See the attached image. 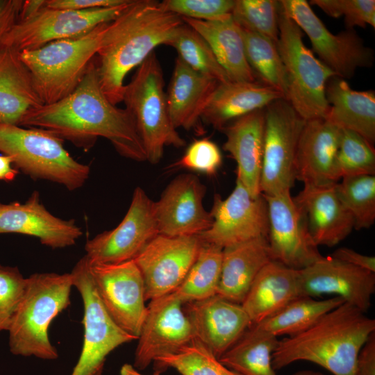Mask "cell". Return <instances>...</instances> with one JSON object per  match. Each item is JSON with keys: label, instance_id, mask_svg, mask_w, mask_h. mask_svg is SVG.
<instances>
[{"label": "cell", "instance_id": "cell-8", "mask_svg": "<svg viewBox=\"0 0 375 375\" xmlns=\"http://www.w3.org/2000/svg\"><path fill=\"white\" fill-rule=\"evenodd\" d=\"M276 46L286 76V99L306 121L325 118L329 110L326 97L328 81L336 75L304 44L303 32L281 10Z\"/></svg>", "mask_w": 375, "mask_h": 375}, {"label": "cell", "instance_id": "cell-32", "mask_svg": "<svg viewBox=\"0 0 375 375\" xmlns=\"http://www.w3.org/2000/svg\"><path fill=\"white\" fill-rule=\"evenodd\" d=\"M19 51L0 50V123L18 125L31 110L42 104Z\"/></svg>", "mask_w": 375, "mask_h": 375}, {"label": "cell", "instance_id": "cell-34", "mask_svg": "<svg viewBox=\"0 0 375 375\" xmlns=\"http://www.w3.org/2000/svg\"><path fill=\"white\" fill-rule=\"evenodd\" d=\"M344 302L339 297L323 300L299 297L254 325L277 338L295 335L312 326L326 313Z\"/></svg>", "mask_w": 375, "mask_h": 375}, {"label": "cell", "instance_id": "cell-48", "mask_svg": "<svg viewBox=\"0 0 375 375\" xmlns=\"http://www.w3.org/2000/svg\"><path fill=\"white\" fill-rule=\"evenodd\" d=\"M354 375H375V332L369 336L359 351Z\"/></svg>", "mask_w": 375, "mask_h": 375}, {"label": "cell", "instance_id": "cell-51", "mask_svg": "<svg viewBox=\"0 0 375 375\" xmlns=\"http://www.w3.org/2000/svg\"><path fill=\"white\" fill-rule=\"evenodd\" d=\"M44 6L45 0L24 1L18 20L31 17Z\"/></svg>", "mask_w": 375, "mask_h": 375}, {"label": "cell", "instance_id": "cell-29", "mask_svg": "<svg viewBox=\"0 0 375 375\" xmlns=\"http://www.w3.org/2000/svg\"><path fill=\"white\" fill-rule=\"evenodd\" d=\"M182 19L208 43L231 81H256L247 60L242 28L232 14L214 21L186 17Z\"/></svg>", "mask_w": 375, "mask_h": 375}, {"label": "cell", "instance_id": "cell-14", "mask_svg": "<svg viewBox=\"0 0 375 375\" xmlns=\"http://www.w3.org/2000/svg\"><path fill=\"white\" fill-rule=\"evenodd\" d=\"M158 233L153 201L140 187L133 191L128 210L115 228L88 240L85 256L90 264H117L133 259Z\"/></svg>", "mask_w": 375, "mask_h": 375}, {"label": "cell", "instance_id": "cell-35", "mask_svg": "<svg viewBox=\"0 0 375 375\" xmlns=\"http://www.w3.org/2000/svg\"><path fill=\"white\" fill-rule=\"evenodd\" d=\"M223 248L201 242L197 257L181 285L173 292L185 304L217 294Z\"/></svg>", "mask_w": 375, "mask_h": 375}, {"label": "cell", "instance_id": "cell-49", "mask_svg": "<svg viewBox=\"0 0 375 375\" xmlns=\"http://www.w3.org/2000/svg\"><path fill=\"white\" fill-rule=\"evenodd\" d=\"M331 257L353 266L375 272V258L361 254L351 249L341 247L336 249Z\"/></svg>", "mask_w": 375, "mask_h": 375}, {"label": "cell", "instance_id": "cell-53", "mask_svg": "<svg viewBox=\"0 0 375 375\" xmlns=\"http://www.w3.org/2000/svg\"><path fill=\"white\" fill-rule=\"evenodd\" d=\"M292 375H325V374L318 372L312 371V370H302V371H299L293 374Z\"/></svg>", "mask_w": 375, "mask_h": 375}, {"label": "cell", "instance_id": "cell-30", "mask_svg": "<svg viewBox=\"0 0 375 375\" xmlns=\"http://www.w3.org/2000/svg\"><path fill=\"white\" fill-rule=\"evenodd\" d=\"M217 83L176 58L166 96L169 116L176 129L188 131L197 125Z\"/></svg>", "mask_w": 375, "mask_h": 375}, {"label": "cell", "instance_id": "cell-42", "mask_svg": "<svg viewBox=\"0 0 375 375\" xmlns=\"http://www.w3.org/2000/svg\"><path fill=\"white\" fill-rule=\"evenodd\" d=\"M309 3L332 17H344L347 29L375 26L374 0H312Z\"/></svg>", "mask_w": 375, "mask_h": 375}, {"label": "cell", "instance_id": "cell-12", "mask_svg": "<svg viewBox=\"0 0 375 375\" xmlns=\"http://www.w3.org/2000/svg\"><path fill=\"white\" fill-rule=\"evenodd\" d=\"M130 1L115 7L83 10L44 6L31 17L18 20L6 35L3 46L20 52L85 35L99 25L114 20Z\"/></svg>", "mask_w": 375, "mask_h": 375}, {"label": "cell", "instance_id": "cell-27", "mask_svg": "<svg viewBox=\"0 0 375 375\" xmlns=\"http://www.w3.org/2000/svg\"><path fill=\"white\" fill-rule=\"evenodd\" d=\"M270 260L265 236L224 247L217 294L241 304L255 278Z\"/></svg>", "mask_w": 375, "mask_h": 375}, {"label": "cell", "instance_id": "cell-17", "mask_svg": "<svg viewBox=\"0 0 375 375\" xmlns=\"http://www.w3.org/2000/svg\"><path fill=\"white\" fill-rule=\"evenodd\" d=\"M201 241L197 235L158 234L133 258L145 287V299L169 294L184 280L195 261Z\"/></svg>", "mask_w": 375, "mask_h": 375}, {"label": "cell", "instance_id": "cell-1", "mask_svg": "<svg viewBox=\"0 0 375 375\" xmlns=\"http://www.w3.org/2000/svg\"><path fill=\"white\" fill-rule=\"evenodd\" d=\"M18 126L47 131L87 151L99 138L122 156L138 162L146 153L132 116L103 93L93 60L76 88L62 99L29 110Z\"/></svg>", "mask_w": 375, "mask_h": 375}, {"label": "cell", "instance_id": "cell-47", "mask_svg": "<svg viewBox=\"0 0 375 375\" xmlns=\"http://www.w3.org/2000/svg\"><path fill=\"white\" fill-rule=\"evenodd\" d=\"M23 0H0V50L3 40L19 19Z\"/></svg>", "mask_w": 375, "mask_h": 375}, {"label": "cell", "instance_id": "cell-24", "mask_svg": "<svg viewBox=\"0 0 375 375\" xmlns=\"http://www.w3.org/2000/svg\"><path fill=\"white\" fill-rule=\"evenodd\" d=\"M336 184H303L302 190L293 197L317 246H335L354 228L353 217L338 196Z\"/></svg>", "mask_w": 375, "mask_h": 375}, {"label": "cell", "instance_id": "cell-16", "mask_svg": "<svg viewBox=\"0 0 375 375\" xmlns=\"http://www.w3.org/2000/svg\"><path fill=\"white\" fill-rule=\"evenodd\" d=\"M212 224L197 236L201 242L222 248L267 237V206L262 194L252 197L236 178L231 193L224 199L216 194L210 211Z\"/></svg>", "mask_w": 375, "mask_h": 375}, {"label": "cell", "instance_id": "cell-2", "mask_svg": "<svg viewBox=\"0 0 375 375\" xmlns=\"http://www.w3.org/2000/svg\"><path fill=\"white\" fill-rule=\"evenodd\" d=\"M182 17L164 10L160 2L131 0L108 23L95 62L101 88L114 105L122 101L124 78L159 45L172 39Z\"/></svg>", "mask_w": 375, "mask_h": 375}, {"label": "cell", "instance_id": "cell-18", "mask_svg": "<svg viewBox=\"0 0 375 375\" xmlns=\"http://www.w3.org/2000/svg\"><path fill=\"white\" fill-rule=\"evenodd\" d=\"M183 303L173 292L150 300L147 307L133 366L144 369L162 356L173 353L194 339Z\"/></svg>", "mask_w": 375, "mask_h": 375}, {"label": "cell", "instance_id": "cell-52", "mask_svg": "<svg viewBox=\"0 0 375 375\" xmlns=\"http://www.w3.org/2000/svg\"><path fill=\"white\" fill-rule=\"evenodd\" d=\"M119 375H143V374H140L138 371V369L135 367H134L133 365L126 363L122 366L119 370ZM153 375H160V372H157Z\"/></svg>", "mask_w": 375, "mask_h": 375}, {"label": "cell", "instance_id": "cell-46", "mask_svg": "<svg viewBox=\"0 0 375 375\" xmlns=\"http://www.w3.org/2000/svg\"><path fill=\"white\" fill-rule=\"evenodd\" d=\"M128 0H46L45 6L52 9L83 10L122 5Z\"/></svg>", "mask_w": 375, "mask_h": 375}, {"label": "cell", "instance_id": "cell-28", "mask_svg": "<svg viewBox=\"0 0 375 375\" xmlns=\"http://www.w3.org/2000/svg\"><path fill=\"white\" fill-rule=\"evenodd\" d=\"M298 277L299 270L272 260L261 269L241 303L252 324L300 297Z\"/></svg>", "mask_w": 375, "mask_h": 375}, {"label": "cell", "instance_id": "cell-43", "mask_svg": "<svg viewBox=\"0 0 375 375\" xmlns=\"http://www.w3.org/2000/svg\"><path fill=\"white\" fill-rule=\"evenodd\" d=\"M160 5L181 17L214 21L231 15L235 0H164Z\"/></svg>", "mask_w": 375, "mask_h": 375}, {"label": "cell", "instance_id": "cell-5", "mask_svg": "<svg viewBox=\"0 0 375 375\" xmlns=\"http://www.w3.org/2000/svg\"><path fill=\"white\" fill-rule=\"evenodd\" d=\"M107 24L19 53L42 104L57 102L76 88L99 49Z\"/></svg>", "mask_w": 375, "mask_h": 375}, {"label": "cell", "instance_id": "cell-13", "mask_svg": "<svg viewBox=\"0 0 375 375\" xmlns=\"http://www.w3.org/2000/svg\"><path fill=\"white\" fill-rule=\"evenodd\" d=\"M90 264L99 297L112 320L137 340L147 313L145 287L133 259L117 264Z\"/></svg>", "mask_w": 375, "mask_h": 375}, {"label": "cell", "instance_id": "cell-19", "mask_svg": "<svg viewBox=\"0 0 375 375\" xmlns=\"http://www.w3.org/2000/svg\"><path fill=\"white\" fill-rule=\"evenodd\" d=\"M206 186L193 174L174 178L153 202L158 233L167 236L198 235L212 224L203 206Z\"/></svg>", "mask_w": 375, "mask_h": 375}, {"label": "cell", "instance_id": "cell-50", "mask_svg": "<svg viewBox=\"0 0 375 375\" xmlns=\"http://www.w3.org/2000/svg\"><path fill=\"white\" fill-rule=\"evenodd\" d=\"M12 157L7 155L0 156V180L12 181L15 178L19 172L12 167Z\"/></svg>", "mask_w": 375, "mask_h": 375}, {"label": "cell", "instance_id": "cell-22", "mask_svg": "<svg viewBox=\"0 0 375 375\" xmlns=\"http://www.w3.org/2000/svg\"><path fill=\"white\" fill-rule=\"evenodd\" d=\"M0 233L33 236L51 249L72 246L83 235L74 219H62L49 212L38 192L24 203H0Z\"/></svg>", "mask_w": 375, "mask_h": 375}, {"label": "cell", "instance_id": "cell-11", "mask_svg": "<svg viewBox=\"0 0 375 375\" xmlns=\"http://www.w3.org/2000/svg\"><path fill=\"white\" fill-rule=\"evenodd\" d=\"M280 3L286 15L308 35L319 60L336 76L350 78L358 68L373 65V50L365 45L353 29L332 33L307 1L281 0Z\"/></svg>", "mask_w": 375, "mask_h": 375}, {"label": "cell", "instance_id": "cell-44", "mask_svg": "<svg viewBox=\"0 0 375 375\" xmlns=\"http://www.w3.org/2000/svg\"><path fill=\"white\" fill-rule=\"evenodd\" d=\"M25 285L26 278L17 267L0 264V333L8 331Z\"/></svg>", "mask_w": 375, "mask_h": 375}, {"label": "cell", "instance_id": "cell-25", "mask_svg": "<svg viewBox=\"0 0 375 375\" xmlns=\"http://www.w3.org/2000/svg\"><path fill=\"white\" fill-rule=\"evenodd\" d=\"M226 135L223 145L237 163V179L249 191L258 197L262 169L265 108L244 115L222 129Z\"/></svg>", "mask_w": 375, "mask_h": 375}, {"label": "cell", "instance_id": "cell-3", "mask_svg": "<svg viewBox=\"0 0 375 375\" xmlns=\"http://www.w3.org/2000/svg\"><path fill=\"white\" fill-rule=\"evenodd\" d=\"M375 332V320L344 302L306 331L278 340L272 356L274 369L306 360L334 375H354L362 347Z\"/></svg>", "mask_w": 375, "mask_h": 375}, {"label": "cell", "instance_id": "cell-4", "mask_svg": "<svg viewBox=\"0 0 375 375\" xmlns=\"http://www.w3.org/2000/svg\"><path fill=\"white\" fill-rule=\"evenodd\" d=\"M71 273H35L26 278V285L10 326L8 345L16 356L43 360L58 357L49 337L53 319L71 303Z\"/></svg>", "mask_w": 375, "mask_h": 375}, {"label": "cell", "instance_id": "cell-41", "mask_svg": "<svg viewBox=\"0 0 375 375\" xmlns=\"http://www.w3.org/2000/svg\"><path fill=\"white\" fill-rule=\"evenodd\" d=\"M341 178L357 175H375L374 146L359 134L341 129L336 155Z\"/></svg>", "mask_w": 375, "mask_h": 375}, {"label": "cell", "instance_id": "cell-31", "mask_svg": "<svg viewBox=\"0 0 375 375\" xmlns=\"http://www.w3.org/2000/svg\"><path fill=\"white\" fill-rule=\"evenodd\" d=\"M326 97L329 110L325 117L340 129L355 132L374 146L375 142V93L353 90L343 78L328 81Z\"/></svg>", "mask_w": 375, "mask_h": 375}, {"label": "cell", "instance_id": "cell-10", "mask_svg": "<svg viewBox=\"0 0 375 375\" xmlns=\"http://www.w3.org/2000/svg\"><path fill=\"white\" fill-rule=\"evenodd\" d=\"M304 120L285 99L265 108L264 146L260 189L264 195L290 192Z\"/></svg>", "mask_w": 375, "mask_h": 375}, {"label": "cell", "instance_id": "cell-21", "mask_svg": "<svg viewBox=\"0 0 375 375\" xmlns=\"http://www.w3.org/2000/svg\"><path fill=\"white\" fill-rule=\"evenodd\" d=\"M194 334L217 359L242 336L252 323L241 304L218 294L185 303Z\"/></svg>", "mask_w": 375, "mask_h": 375}, {"label": "cell", "instance_id": "cell-36", "mask_svg": "<svg viewBox=\"0 0 375 375\" xmlns=\"http://www.w3.org/2000/svg\"><path fill=\"white\" fill-rule=\"evenodd\" d=\"M242 30L247 60L256 76L263 84L280 92L285 99L286 76L276 42L249 30Z\"/></svg>", "mask_w": 375, "mask_h": 375}, {"label": "cell", "instance_id": "cell-45", "mask_svg": "<svg viewBox=\"0 0 375 375\" xmlns=\"http://www.w3.org/2000/svg\"><path fill=\"white\" fill-rule=\"evenodd\" d=\"M222 163V156L218 146L203 138L194 141L183 156L173 166L214 176Z\"/></svg>", "mask_w": 375, "mask_h": 375}, {"label": "cell", "instance_id": "cell-39", "mask_svg": "<svg viewBox=\"0 0 375 375\" xmlns=\"http://www.w3.org/2000/svg\"><path fill=\"white\" fill-rule=\"evenodd\" d=\"M159 367H172L181 375H240L222 364L197 339L177 351L157 358Z\"/></svg>", "mask_w": 375, "mask_h": 375}, {"label": "cell", "instance_id": "cell-37", "mask_svg": "<svg viewBox=\"0 0 375 375\" xmlns=\"http://www.w3.org/2000/svg\"><path fill=\"white\" fill-rule=\"evenodd\" d=\"M167 45L175 49L177 57L194 72L217 83L232 81L205 40L184 22Z\"/></svg>", "mask_w": 375, "mask_h": 375}, {"label": "cell", "instance_id": "cell-7", "mask_svg": "<svg viewBox=\"0 0 375 375\" xmlns=\"http://www.w3.org/2000/svg\"><path fill=\"white\" fill-rule=\"evenodd\" d=\"M63 141L40 128L0 123V152L12 157L16 168L74 190L88 180L90 167L72 158Z\"/></svg>", "mask_w": 375, "mask_h": 375}, {"label": "cell", "instance_id": "cell-20", "mask_svg": "<svg viewBox=\"0 0 375 375\" xmlns=\"http://www.w3.org/2000/svg\"><path fill=\"white\" fill-rule=\"evenodd\" d=\"M300 297L334 294L365 312L375 292V274L331 256L299 270Z\"/></svg>", "mask_w": 375, "mask_h": 375}, {"label": "cell", "instance_id": "cell-15", "mask_svg": "<svg viewBox=\"0 0 375 375\" xmlns=\"http://www.w3.org/2000/svg\"><path fill=\"white\" fill-rule=\"evenodd\" d=\"M263 196L267 206L271 259L300 270L323 258L290 192Z\"/></svg>", "mask_w": 375, "mask_h": 375}, {"label": "cell", "instance_id": "cell-26", "mask_svg": "<svg viewBox=\"0 0 375 375\" xmlns=\"http://www.w3.org/2000/svg\"><path fill=\"white\" fill-rule=\"evenodd\" d=\"M283 98L280 92L261 82L219 83L206 104L201 119L222 131L231 122Z\"/></svg>", "mask_w": 375, "mask_h": 375}, {"label": "cell", "instance_id": "cell-38", "mask_svg": "<svg viewBox=\"0 0 375 375\" xmlns=\"http://www.w3.org/2000/svg\"><path fill=\"white\" fill-rule=\"evenodd\" d=\"M336 184L338 196L351 214L354 228L371 227L375 222V175L344 176Z\"/></svg>", "mask_w": 375, "mask_h": 375}, {"label": "cell", "instance_id": "cell-9", "mask_svg": "<svg viewBox=\"0 0 375 375\" xmlns=\"http://www.w3.org/2000/svg\"><path fill=\"white\" fill-rule=\"evenodd\" d=\"M83 303L81 352L71 375H102L106 357L119 346L137 340L122 329L104 308L85 256L70 272Z\"/></svg>", "mask_w": 375, "mask_h": 375}, {"label": "cell", "instance_id": "cell-40", "mask_svg": "<svg viewBox=\"0 0 375 375\" xmlns=\"http://www.w3.org/2000/svg\"><path fill=\"white\" fill-rule=\"evenodd\" d=\"M280 10V1L235 0L232 16L242 28L277 42Z\"/></svg>", "mask_w": 375, "mask_h": 375}, {"label": "cell", "instance_id": "cell-23", "mask_svg": "<svg viewBox=\"0 0 375 375\" xmlns=\"http://www.w3.org/2000/svg\"><path fill=\"white\" fill-rule=\"evenodd\" d=\"M340 133L341 129L326 118L306 121L296 155V180L314 185L339 182L336 155Z\"/></svg>", "mask_w": 375, "mask_h": 375}, {"label": "cell", "instance_id": "cell-6", "mask_svg": "<svg viewBox=\"0 0 375 375\" xmlns=\"http://www.w3.org/2000/svg\"><path fill=\"white\" fill-rule=\"evenodd\" d=\"M122 101L133 119L150 163L160 161L165 146H185L169 116L162 70L154 51L125 85Z\"/></svg>", "mask_w": 375, "mask_h": 375}, {"label": "cell", "instance_id": "cell-33", "mask_svg": "<svg viewBox=\"0 0 375 375\" xmlns=\"http://www.w3.org/2000/svg\"><path fill=\"white\" fill-rule=\"evenodd\" d=\"M278 338L252 324L219 362L240 375H276L272 356Z\"/></svg>", "mask_w": 375, "mask_h": 375}]
</instances>
